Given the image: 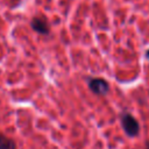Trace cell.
I'll list each match as a JSON object with an SVG mask.
<instances>
[{
	"mask_svg": "<svg viewBox=\"0 0 149 149\" xmlns=\"http://www.w3.org/2000/svg\"><path fill=\"white\" fill-rule=\"evenodd\" d=\"M146 149H149V142L146 143Z\"/></svg>",
	"mask_w": 149,
	"mask_h": 149,
	"instance_id": "8992f818",
	"label": "cell"
},
{
	"mask_svg": "<svg viewBox=\"0 0 149 149\" xmlns=\"http://www.w3.org/2000/svg\"><path fill=\"white\" fill-rule=\"evenodd\" d=\"M87 85L97 95H106L109 91V84L102 78H90L87 80Z\"/></svg>",
	"mask_w": 149,
	"mask_h": 149,
	"instance_id": "7a4b0ae2",
	"label": "cell"
},
{
	"mask_svg": "<svg viewBox=\"0 0 149 149\" xmlns=\"http://www.w3.org/2000/svg\"><path fill=\"white\" fill-rule=\"evenodd\" d=\"M146 58H147V59H149V49L146 51Z\"/></svg>",
	"mask_w": 149,
	"mask_h": 149,
	"instance_id": "5b68a950",
	"label": "cell"
},
{
	"mask_svg": "<svg viewBox=\"0 0 149 149\" xmlns=\"http://www.w3.org/2000/svg\"><path fill=\"white\" fill-rule=\"evenodd\" d=\"M30 26H31L33 30H35L38 34L48 35L50 33L49 24H48V22H47V20L44 17H34L30 21Z\"/></svg>",
	"mask_w": 149,
	"mask_h": 149,
	"instance_id": "3957f363",
	"label": "cell"
},
{
	"mask_svg": "<svg viewBox=\"0 0 149 149\" xmlns=\"http://www.w3.org/2000/svg\"><path fill=\"white\" fill-rule=\"evenodd\" d=\"M0 149H17V147L13 139L0 133Z\"/></svg>",
	"mask_w": 149,
	"mask_h": 149,
	"instance_id": "277c9868",
	"label": "cell"
},
{
	"mask_svg": "<svg viewBox=\"0 0 149 149\" xmlns=\"http://www.w3.org/2000/svg\"><path fill=\"white\" fill-rule=\"evenodd\" d=\"M121 127L125 134L129 137H135L140 133V123L139 121L128 112H123L121 114Z\"/></svg>",
	"mask_w": 149,
	"mask_h": 149,
	"instance_id": "6da1fadb",
	"label": "cell"
}]
</instances>
